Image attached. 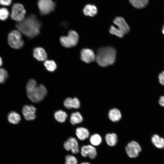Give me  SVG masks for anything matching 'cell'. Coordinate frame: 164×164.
<instances>
[{
  "label": "cell",
  "instance_id": "cell-1",
  "mask_svg": "<svg viewBox=\"0 0 164 164\" xmlns=\"http://www.w3.org/2000/svg\"><path fill=\"white\" fill-rule=\"evenodd\" d=\"M41 26V22L36 16L32 15L19 22L16 27L21 33L32 39L39 34Z\"/></svg>",
  "mask_w": 164,
  "mask_h": 164
},
{
  "label": "cell",
  "instance_id": "cell-2",
  "mask_svg": "<svg viewBox=\"0 0 164 164\" xmlns=\"http://www.w3.org/2000/svg\"><path fill=\"white\" fill-rule=\"evenodd\" d=\"M27 94L29 99L33 102L37 103L43 100L47 94L46 87L43 84L37 86L35 80L30 79L26 85Z\"/></svg>",
  "mask_w": 164,
  "mask_h": 164
},
{
  "label": "cell",
  "instance_id": "cell-3",
  "mask_svg": "<svg viewBox=\"0 0 164 164\" xmlns=\"http://www.w3.org/2000/svg\"><path fill=\"white\" fill-rule=\"evenodd\" d=\"M116 50L113 47L106 46L100 48L96 55V60L100 66L106 67L113 64L115 62Z\"/></svg>",
  "mask_w": 164,
  "mask_h": 164
},
{
  "label": "cell",
  "instance_id": "cell-4",
  "mask_svg": "<svg viewBox=\"0 0 164 164\" xmlns=\"http://www.w3.org/2000/svg\"><path fill=\"white\" fill-rule=\"evenodd\" d=\"M78 33L73 30H70L67 36H62L60 38L61 45L66 48H71L76 46L79 41Z\"/></svg>",
  "mask_w": 164,
  "mask_h": 164
},
{
  "label": "cell",
  "instance_id": "cell-5",
  "mask_svg": "<svg viewBox=\"0 0 164 164\" xmlns=\"http://www.w3.org/2000/svg\"><path fill=\"white\" fill-rule=\"evenodd\" d=\"M8 43L12 48L19 49L22 47L24 42L22 39L21 33L16 30H13L10 32L8 37Z\"/></svg>",
  "mask_w": 164,
  "mask_h": 164
},
{
  "label": "cell",
  "instance_id": "cell-6",
  "mask_svg": "<svg viewBox=\"0 0 164 164\" xmlns=\"http://www.w3.org/2000/svg\"><path fill=\"white\" fill-rule=\"evenodd\" d=\"M26 13V11L22 4L15 3L12 7L11 17L12 19L19 22L25 19Z\"/></svg>",
  "mask_w": 164,
  "mask_h": 164
},
{
  "label": "cell",
  "instance_id": "cell-7",
  "mask_svg": "<svg viewBox=\"0 0 164 164\" xmlns=\"http://www.w3.org/2000/svg\"><path fill=\"white\" fill-rule=\"evenodd\" d=\"M38 5L40 14L44 15L53 11L55 8V4L52 0H39Z\"/></svg>",
  "mask_w": 164,
  "mask_h": 164
},
{
  "label": "cell",
  "instance_id": "cell-8",
  "mask_svg": "<svg viewBox=\"0 0 164 164\" xmlns=\"http://www.w3.org/2000/svg\"><path fill=\"white\" fill-rule=\"evenodd\" d=\"M125 150L129 157L135 158L138 156L141 151V148L138 142L132 141L127 144L125 147Z\"/></svg>",
  "mask_w": 164,
  "mask_h": 164
},
{
  "label": "cell",
  "instance_id": "cell-9",
  "mask_svg": "<svg viewBox=\"0 0 164 164\" xmlns=\"http://www.w3.org/2000/svg\"><path fill=\"white\" fill-rule=\"evenodd\" d=\"M114 23L117 26V29L124 36L130 31V28L124 18L117 16L113 20Z\"/></svg>",
  "mask_w": 164,
  "mask_h": 164
},
{
  "label": "cell",
  "instance_id": "cell-10",
  "mask_svg": "<svg viewBox=\"0 0 164 164\" xmlns=\"http://www.w3.org/2000/svg\"><path fill=\"white\" fill-rule=\"evenodd\" d=\"M80 58L86 63H89L96 60V55L94 51L88 48H84L80 52Z\"/></svg>",
  "mask_w": 164,
  "mask_h": 164
},
{
  "label": "cell",
  "instance_id": "cell-11",
  "mask_svg": "<svg viewBox=\"0 0 164 164\" xmlns=\"http://www.w3.org/2000/svg\"><path fill=\"white\" fill-rule=\"evenodd\" d=\"M63 147L67 151H71L73 154H77L79 152V146L77 139L73 137H70L64 143Z\"/></svg>",
  "mask_w": 164,
  "mask_h": 164
},
{
  "label": "cell",
  "instance_id": "cell-12",
  "mask_svg": "<svg viewBox=\"0 0 164 164\" xmlns=\"http://www.w3.org/2000/svg\"><path fill=\"white\" fill-rule=\"evenodd\" d=\"M80 153L84 157L88 156L91 159H94L97 155L96 149L91 145H84L81 149Z\"/></svg>",
  "mask_w": 164,
  "mask_h": 164
},
{
  "label": "cell",
  "instance_id": "cell-13",
  "mask_svg": "<svg viewBox=\"0 0 164 164\" xmlns=\"http://www.w3.org/2000/svg\"><path fill=\"white\" fill-rule=\"evenodd\" d=\"M36 108L32 105L24 106L22 113L25 119L27 121L32 120L36 118Z\"/></svg>",
  "mask_w": 164,
  "mask_h": 164
},
{
  "label": "cell",
  "instance_id": "cell-14",
  "mask_svg": "<svg viewBox=\"0 0 164 164\" xmlns=\"http://www.w3.org/2000/svg\"><path fill=\"white\" fill-rule=\"evenodd\" d=\"M63 104L64 106L68 109H77L80 106V101L77 97H68L65 100Z\"/></svg>",
  "mask_w": 164,
  "mask_h": 164
},
{
  "label": "cell",
  "instance_id": "cell-15",
  "mask_svg": "<svg viewBox=\"0 0 164 164\" xmlns=\"http://www.w3.org/2000/svg\"><path fill=\"white\" fill-rule=\"evenodd\" d=\"M83 12L85 15L92 17L97 14L98 9L94 5L88 4L84 6L83 9Z\"/></svg>",
  "mask_w": 164,
  "mask_h": 164
},
{
  "label": "cell",
  "instance_id": "cell-16",
  "mask_svg": "<svg viewBox=\"0 0 164 164\" xmlns=\"http://www.w3.org/2000/svg\"><path fill=\"white\" fill-rule=\"evenodd\" d=\"M34 57L39 61H43L47 57V53L45 50L41 47H36L34 49L33 51Z\"/></svg>",
  "mask_w": 164,
  "mask_h": 164
},
{
  "label": "cell",
  "instance_id": "cell-17",
  "mask_svg": "<svg viewBox=\"0 0 164 164\" xmlns=\"http://www.w3.org/2000/svg\"><path fill=\"white\" fill-rule=\"evenodd\" d=\"M128 2L134 8L137 9H142L148 5L149 0H128Z\"/></svg>",
  "mask_w": 164,
  "mask_h": 164
},
{
  "label": "cell",
  "instance_id": "cell-18",
  "mask_svg": "<svg viewBox=\"0 0 164 164\" xmlns=\"http://www.w3.org/2000/svg\"><path fill=\"white\" fill-rule=\"evenodd\" d=\"M108 118L110 120L114 122L119 121L121 118L120 111L116 108H112L109 111L108 113Z\"/></svg>",
  "mask_w": 164,
  "mask_h": 164
},
{
  "label": "cell",
  "instance_id": "cell-19",
  "mask_svg": "<svg viewBox=\"0 0 164 164\" xmlns=\"http://www.w3.org/2000/svg\"><path fill=\"white\" fill-rule=\"evenodd\" d=\"M76 134L79 139L80 140H84L88 137L89 132L87 128L80 127L76 129Z\"/></svg>",
  "mask_w": 164,
  "mask_h": 164
},
{
  "label": "cell",
  "instance_id": "cell-20",
  "mask_svg": "<svg viewBox=\"0 0 164 164\" xmlns=\"http://www.w3.org/2000/svg\"><path fill=\"white\" fill-rule=\"evenodd\" d=\"M105 139L108 145L114 146L117 142V136L114 133H108L105 136Z\"/></svg>",
  "mask_w": 164,
  "mask_h": 164
},
{
  "label": "cell",
  "instance_id": "cell-21",
  "mask_svg": "<svg viewBox=\"0 0 164 164\" xmlns=\"http://www.w3.org/2000/svg\"><path fill=\"white\" fill-rule=\"evenodd\" d=\"M153 144L157 148H164V139L157 135H154L152 138Z\"/></svg>",
  "mask_w": 164,
  "mask_h": 164
},
{
  "label": "cell",
  "instance_id": "cell-22",
  "mask_svg": "<svg viewBox=\"0 0 164 164\" xmlns=\"http://www.w3.org/2000/svg\"><path fill=\"white\" fill-rule=\"evenodd\" d=\"M83 121V117L79 112H74L70 116V121L73 125L80 123Z\"/></svg>",
  "mask_w": 164,
  "mask_h": 164
},
{
  "label": "cell",
  "instance_id": "cell-23",
  "mask_svg": "<svg viewBox=\"0 0 164 164\" xmlns=\"http://www.w3.org/2000/svg\"><path fill=\"white\" fill-rule=\"evenodd\" d=\"M9 121L13 124H18L21 120L20 115L15 111L10 112L8 116Z\"/></svg>",
  "mask_w": 164,
  "mask_h": 164
},
{
  "label": "cell",
  "instance_id": "cell-24",
  "mask_svg": "<svg viewBox=\"0 0 164 164\" xmlns=\"http://www.w3.org/2000/svg\"><path fill=\"white\" fill-rule=\"evenodd\" d=\"M67 117L66 113L62 110H59L54 113L55 119L59 122H63L66 120Z\"/></svg>",
  "mask_w": 164,
  "mask_h": 164
},
{
  "label": "cell",
  "instance_id": "cell-25",
  "mask_svg": "<svg viewBox=\"0 0 164 164\" xmlns=\"http://www.w3.org/2000/svg\"><path fill=\"white\" fill-rule=\"evenodd\" d=\"M44 65L46 69L50 72L54 71L57 68V65L56 62L52 60H46Z\"/></svg>",
  "mask_w": 164,
  "mask_h": 164
},
{
  "label": "cell",
  "instance_id": "cell-26",
  "mask_svg": "<svg viewBox=\"0 0 164 164\" xmlns=\"http://www.w3.org/2000/svg\"><path fill=\"white\" fill-rule=\"evenodd\" d=\"M102 138L97 134H95L91 135L90 138L91 143L93 146H97L100 145L102 142Z\"/></svg>",
  "mask_w": 164,
  "mask_h": 164
},
{
  "label": "cell",
  "instance_id": "cell-27",
  "mask_svg": "<svg viewBox=\"0 0 164 164\" xmlns=\"http://www.w3.org/2000/svg\"><path fill=\"white\" fill-rule=\"evenodd\" d=\"M9 15V12L6 8H2L0 9V19L4 21L6 19Z\"/></svg>",
  "mask_w": 164,
  "mask_h": 164
},
{
  "label": "cell",
  "instance_id": "cell-28",
  "mask_svg": "<svg viewBox=\"0 0 164 164\" xmlns=\"http://www.w3.org/2000/svg\"><path fill=\"white\" fill-rule=\"evenodd\" d=\"M65 164H77L78 161L77 158L71 155H68L65 157Z\"/></svg>",
  "mask_w": 164,
  "mask_h": 164
},
{
  "label": "cell",
  "instance_id": "cell-29",
  "mask_svg": "<svg viewBox=\"0 0 164 164\" xmlns=\"http://www.w3.org/2000/svg\"><path fill=\"white\" fill-rule=\"evenodd\" d=\"M109 31L111 34L115 35L119 38H122L124 36L116 27L113 25L111 26Z\"/></svg>",
  "mask_w": 164,
  "mask_h": 164
},
{
  "label": "cell",
  "instance_id": "cell-30",
  "mask_svg": "<svg viewBox=\"0 0 164 164\" xmlns=\"http://www.w3.org/2000/svg\"><path fill=\"white\" fill-rule=\"evenodd\" d=\"M7 71L5 69L0 68V83H3L8 77Z\"/></svg>",
  "mask_w": 164,
  "mask_h": 164
},
{
  "label": "cell",
  "instance_id": "cell-31",
  "mask_svg": "<svg viewBox=\"0 0 164 164\" xmlns=\"http://www.w3.org/2000/svg\"><path fill=\"white\" fill-rule=\"evenodd\" d=\"M158 77L160 83L164 86V71L159 74Z\"/></svg>",
  "mask_w": 164,
  "mask_h": 164
},
{
  "label": "cell",
  "instance_id": "cell-32",
  "mask_svg": "<svg viewBox=\"0 0 164 164\" xmlns=\"http://www.w3.org/2000/svg\"><path fill=\"white\" fill-rule=\"evenodd\" d=\"M12 2V0H0V4L4 6H9Z\"/></svg>",
  "mask_w": 164,
  "mask_h": 164
},
{
  "label": "cell",
  "instance_id": "cell-33",
  "mask_svg": "<svg viewBox=\"0 0 164 164\" xmlns=\"http://www.w3.org/2000/svg\"><path fill=\"white\" fill-rule=\"evenodd\" d=\"M159 103L160 105L164 107V96H162L160 97Z\"/></svg>",
  "mask_w": 164,
  "mask_h": 164
},
{
  "label": "cell",
  "instance_id": "cell-34",
  "mask_svg": "<svg viewBox=\"0 0 164 164\" xmlns=\"http://www.w3.org/2000/svg\"><path fill=\"white\" fill-rule=\"evenodd\" d=\"M2 64V61L1 58L0 57V67H1Z\"/></svg>",
  "mask_w": 164,
  "mask_h": 164
},
{
  "label": "cell",
  "instance_id": "cell-35",
  "mask_svg": "<svg viewBox=\"0 0 164 164\" xmlns=\"http://www.w3.org/2000/svg\"><path fill=\"white\" fill-rule=\"evenodd\" d=\"M80 164H91L88 162H83L81 163Z\"/></svg>",
  "mask_w": 164,
  "mask_h": 164
},
{
  "label": "cell",
  "instance_id": "cell-36",
  "mask_svg": "<svg viewBox=\"0 0 164 164\" xmlns=\"http://www.w3.org/2000/svg\"><path fill=\"white\" fill-rule=\"evenodd\" d=\"M162 32L163 33V34L164 35V25L163 27V29L162 30Z\"/></svg>",
  "mask_w": 164,
  "mask_h": 164
}]
</instances>
